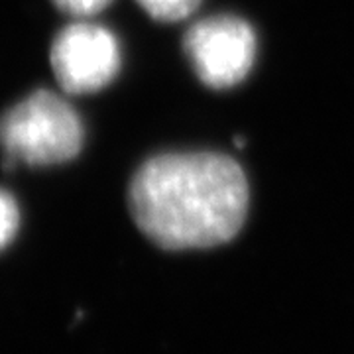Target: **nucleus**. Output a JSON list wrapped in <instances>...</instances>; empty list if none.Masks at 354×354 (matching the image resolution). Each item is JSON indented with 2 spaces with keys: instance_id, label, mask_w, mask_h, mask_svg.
<instances>
[{
  "instance_id": "nucleus-1",
  "label": "nucleus",
  "mask_w": 354,
  "mask_h": 354,
  "mask_svg": "<svg viewBox=\"0 0 354 354\" xmlns=\"http://www.w3.org/2000/svg\"><path fill=\"white\" fill-rule=\"evenodd\" d=\"M128 207L160 248H211L232 241L244 225L248 181L225 153H160L132 177Z\"/></svg>"
},
{
  "instance_id": "nucleus-2",
  "label": "nucleus",
  "mask_w": 354,
  "mask_h": 354,
  "mask_svg": "<svg viewBox=\"0 0 354 354\" xmlns=\"http://www.w3.org/2000/svg\"><path fill=\"white\" fill-rule=\"evenodd\" d=\"M85 128L75 109L48 88H38L0 114L2 165H55L77 158Z\"/></svg>"
},
{
  "instance_id": "nucleus-3",
  "label": "nucleus",
  "mask_w": 354,
  "mask_h": 354,
  "mask_svg": "<svg viewBox=\"0 0 354 354\" xmlns=\"http://www.w3.org/2000/svg\"><path fill=\"white\" fill-rule=\"evenodd\" d=\"M183 51L207 87H234L252 69L256 34L242 18L213 16L191 26L183 38Z\"/></svg>"
},
{
  "instance_id": "nucleus-4",
  "label": "nucleus",
  "mask_w": 354,
  "mask_h": 354,
  "mask_svg": "<svg viewBox=\"0 0 354 354\" xmlns=\"http://www.w3.org/2000/svg\"><path fill=\"white\" fill-rule=\"evenodd\" d=\"M120 46L111 30L91 22L65 26L53 38L51 71L69 95L97 93L120 71Z\"/></svg>"
},
{
  "instance_id": "nucleus-5",
  "label": "nucleus",
  "mask_w": 354,
  "mask_h": 354,
  "mask_svg": "<svg viewBox=\"0 0 354 354\" xmlns=\"http://www.w3.org/2000/svg\"><path fill=\"white\" fill-rule=\"evenodd\" d=\"M138 4L160 22H177L195 12L201 0H138Z\"/></svg>"
},
{
  "instance_id": "nucleus-6",
  "label": "nucleus",
  "mask_w": 354,
  "mask_h": 354,
  "mask_svg": "<svg viewBox=\"0 0 354 354\" xmlns=\"http://www.w3.org/2000/svg\"><path fill=\"white\" fill-rule=\"evenodd\" d=\"M20 228V209L8 191L0 189V250L16 239Z\"/></svg>"
},
{
  "instance_id": "nucleus-7",
  "label": "nucleus",
  "mask_w": 354,
  "mask_h": 354,
  "mask_svg": "<svg viewBox=\"0 0 354 354\" xmlns=\"http://www.w3.org/2000/svg\"><path fill=\"white\" fill-rule=\"evenodd\" d=\"M62 12L75 16V18H87L93 14L104 10L113 0H51Z\"/></svg>"
}]
</instances>
